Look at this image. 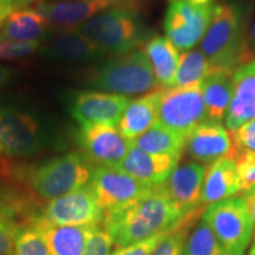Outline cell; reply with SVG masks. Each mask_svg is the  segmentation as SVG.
Segmentation results:
<instances>
[{
	"label": "cell",
	"instance_id": "cell-12",
	"mask_svg": "<svg viewBox=\"0 0 255 255\" xmlns=\"http://www.w3.org/2000/svg\"><path fill=\"white\" fill-rule=\"evenodd\" d=\"M76 139L92 163L111 168L119 167L131 146V142L109 124H82Z\"/></svg>",
	"mask_w": 255,
	"mask_h": 255
},
{
	"label": "cell",
	"instance_id": "cell-2",
	"mask_svg": "<svg viewBox=\"0 0 255 255\" xmlns=\"http://www.w3.org/2000/svg\"><path fill=\"white\" fill-rule=\"evenodd\" d=\"M246 17L235 2L215 5L212 20L200 41V50L208 60L210 72H232L252 62L253 52L246 37Z\"/></svg>",
	"mask_w": 255,
	"mask_h": 255
},
{
	"label": "cell",
	"instance_id": "cell-44",
	"mask_svg": "<svg viewBox=\"0 0 255 255\" xmlns=\"http://www.w3.org/2000/svg\"><path fill=\"white\" fill-rule=\"evenodd\" d=\"M2 152H4V150H2V146H1V145H0V155H1V154H2Z\"/></svg>",
	"mask_w": 255,
	"mask_h": 255
},
{
	"label": "cell",
	"instance_id": "cell-19",
	"mask_svg": "<svg viewBox=\"0 0 255 255\" xmlns=\"http://www.w3.org/2000/svg\"><path fill=\"white\" fill-rule=\"evenodd\" d=\"M238 194H240V183L234 159L226 157L207 165L201 205L207 208L213 203L231 199Z\"/></svg>",
	"mask_w": 255,
	"mask_h": 255
},
{
	"label": "cell",
	"instance_id": "cell-42",
	"mask_svg": "<svg viewBox=\"0 0 255 255\" xmlns=\"http://www.w3.org/2000/svg\"><path fill=\"white\" fill-rule=\"evenodd\" d=\"M252 44H253L254 52H255V23L253 25V30H252Z\"/></svg>",
	"mask_w": 255,
	"mask_h": 255
},
{
	"label": "cell",
	"instance_id": "cell-28",
	"mask_svg": "<svg viewBox=\"0 0 255 255\" xmlns=\"http://www.w3.org/2000/svg\"><path fill=\"white\" fill-rule=\"evenodd\" d=\"M12 255H52L34 218L21 225L14 237Z\"/></svg>",
	"mask_w": 255,
	"mask_h": 255
},
{
	"label": "cell",
	"instance_id": "cell-8",
	"mask_svg": "<svg viewBox=\"0 0 255 255\" xmlns=\"http://www.w3.org/2000/svg\"><path fill=\"white\" fill-rule=\"evenodd\" d=\"M214 8V0L171 1L164 18L167 38L177 50L193 49L205 36Z\"/></svg>",
	"mask_w": 255,
	"mask_h": 255
},
{
	"label": "cell",
	"instance_id": "cell-5",
	"mask_svg": "<svg viewBox=\"0 0 255 255\" xmlns=\"http://www.w3.org/2000/svg\"><path fill=\"white\" fill-rule=\"evenodd\" d=\"M77 28L98 47L115 56L136 50L150 36L137 7L109 9Z\"/></svg>",
	"mask_w": 255,
	"mask_h": 255
},
{
	"label": "cell",
	"instance_id": "cell-13",
	"mask_svg": "<svg viewBox=\"0 0 255 255\" xmlns=\"http://www.w3.org/2000/svg\"><path fill=\"white\" fill-rule=\"evenodd\" d=\"M143 0H62L38 2L36 7L55 27L76 28L97 14L119 7L141 8Z\"/></svg>",
	"mask_w": 255,
	"mask_h": 255
},
{
	"label": "cell",
	"instance_id": "cell-38",
	"mask_svg": "<svg viewBox=\"0 0 255 255\" xmlns=\"http://www.w3.org/2000/svg\"><path fill=\"white\" fill-rule=\"evenodd\" d=\"M31 2L32 0H0V30L14 11L28 6Z\"/></svg>",
	"mask_w": 255,
	"mask_h": 255
},
{
	"label": "cell",
	"instance_id": "cell-33",
	"mask_svg": "<svg viewBox=\"0 0 255 255\" xmlns=\"http://www.w3.org/2000/svg\"><path fill=\"white\" fill-rule=\"evenodd\" d=\"M114 241L104 227H95L83 255H110Z\"/></svg>",
	"mask_w": 255,
	"mask_h": 255
},
{
	"label": "cell",
	"instance_id": "cell-15",
	"mask_svg": "<svg viewBox=\"0 0 255 255\" xmlns=\"http://www.w3.org/2000/svg\"><path fill=\"white\" fill-rule=\"evenodd\" d=\"M184 150L194 161L209 165L221 158H234L231 132L221 123L203 122L187 136Z\"/></svg>",
	"mask_w": 255,
	"mask_h": 255
},
{
	"label": "cell",
	"instance_id": "cell-6",
	"mask_svg": "<svg viewBox=\"0 0 255 255\" xmlns=\"http://www.w3.org/2000/svg\"><path fill=\"white\" fill-rule=\"evenodd\" d=\"M205 221L228 255H245L253 240L255 225L241 197L219 201L207 207Z\"/></svg>",
	"mask_w": 255,
	"mask_h": 255
},
{
	"label": "cell",
	"instance_id": "cell-23",
	"mask_svg": "<svg viewBox=\"0 0 255 255\" xmlns=\"http://www.w3.org/2000/svg\"><path fill=\"white\" fill-rule=\"evenodd\" d=\"M157 92H151L128 104L117 124V129L128 141H133L158 122Z\"/></svg>",
	"mask_w": 255,
	"mask_h": 255
},
{
	"label": "cell",
	"instance_id": "cell-22",
	"mask_svg": "<svg viewBox=\"0 0 255 255\" xmlns=\"http://www.w3.org/2000/svg\"><path fill=\"white\" fill-rule=\"evenodd\" d=\"M52 255H83L95 227L56 226L46 222L40 214L34 216Z\"/></svg>",
	"mask_w": 255,
	"mask_h": 255
},
{
	"label": "cell",
	"instance_id": "cell-3",
	"mask_svg": "<svg viewBox=\"0 0 255 255\" xmlns=\"http://www.w3.org/2000/svg\"><path fill=\"white\" fill-rule=\"evenodd\" d=\"M95 164L82 151H72L28 167L21 180L33 195L51 201L88 186Z\"/></svg>",
	"mask_w": 255,
	"mask_h": 255
},
{
	"label": "cell",
	"instance_id": "cell-9",
	"mask_svg": "<svg viewBox=\"0 0 255 255\" xmlns=\"http://www.w3.org/2000/svg\"><path fill=\"white\" fill-rule=\"evenodd\" d=\"M49 137L36 117L26 111L0 103V145L12 157L37 154Z\"/></svg>",
	"mask_w": 255,
	"mask_h": 255
},
{
	"label": "cell",
	"instance_id": "cell-36",
	"mask_svg": "<svg viewBox=\"0 0 255 255\" xmlns=\"http://www.w3.org/2000/svg\"><path fill=\"white\" fill-rule=\"evenodd\" d=\"M229 132L235 151L247 150L255 152V120L245 123L244 126Z\"/></svg>",
	"mask_w": 255,
	"mask_h": 255
},
{
	"label": "cell",
	"instance_id": "cell-24",
	"mask_svg": "<svg viewBox=\"0 0 255 255\" xmlns=\"http://www.w3.org/2000/svg\"><path fill=\"white\" fill-rule=\"evenodd\" d=\"M206 122L220 123L226 117L233 98V73L210 72L202 85Z\"/></svg>",
	"mask_w": 255,
	"mask_h": 255
},
{
	"label": "cell",
	"instance_id": "cell-45",
	"mask_svg": "<svg viewBox=\"0 0 255 255\" xmlns=\"http://www.w3.org/2000/svg\"><path fill=\"white\" fill-rule=\"evenodd\" d=\"M171 1H177V0H170V2H171Z\"/></svg>",
	"mask_w": 255,
	"mask_h": 255
},
{
	"label": "cell",
	"instance_id": "cell-7",
	"mask_svg": "<svg viewBox=\"0 0 255 255\" xmlns=\"http://www.w3.org/2000/svg\"><path fill=\"white\" fill-rule=\"evenodd\" d=\"M202 85L189 88L173 87L158 90V123L187 137L195 128L206 122Z\"/></svg>",
	"mask_w": 255,
	"mask_h": 255
},
{
	"label": "cell",
	"instance_id": "cell-26",
	"mask_svg": "<svg viewBox=\"0 0 255 255\" xmlns=\"http://www.w3.org/2000/svg\"><path fill=\"white\" fill-rule=\"evenodd\" d=\"M186 139V136L175 132L157 122L148 131L131 141V145L148 154L181 157Z\"/></svg>",
	"mask_w": 255,
	"mask_h": 255
},
{
	"label": "cell",
	"instance_id": "cell-34",
	"mask_svg": "<svg viewBox=\"0 0 255 255\" xmlns=\"http://www.w3.org/2000/svg\"><path fill=\"white\" fill-rule=\"evenodd\" d=\"M225 119L229 131L255 120V100L246 105H229Z\"/></svg>",
	"mask_w": 255,
	"mask_h": 255
},
{
	"label": "cell",
	"instance_id": "cell-43",
	"mask_svg": "<svg viewBox=\"0 0 255 255\" xmlns=\"http://www.w3.org/2000/svg\"><path fill=\"white\" fill-rule=\"evenodd\" d=\"M47 1H62V0H32V2H47Z\"/></svg>",
	"mask_w": 255,
	"mask_h": 255
},
{
	"label": "cell",
	"instance_id": "cell-25",
	"mask_svg": "<svg viewBox=\"0 0 255 255\" xmlns=\"http://www.w3.org/2000/svg\"><path fill=\"white\" fill-rule=\"evenodd\" d=\"M144 53L150 62L159 87L162 89L173 87L180 55L171 41L167 37H152L146 43Z\"/></svg>",
	"mask_w": 255,
	"mask_h": 255
},
{
	"label": "cell",
	"instance_id": "cell-37",
	"mask_svg": "<svg viewBox=\"0 0 255 255\" xmlns=\"http://www.w3.org/2000/svg\"><path fill=\"white\" fill-rule=\"evenodd\" d=\"M169 233H162V234L155 235V237L146 239L144 241L129 245V246L117 247L110 255H150L159 242L163 240Z\"/></svg>",
	"mask_w": 255,
	"mask_h": 255
},
{
	"label": "cell",
	"instance_id": "cell-14",
	"mask_svg": "<svg viewBox=\"0 0 255 255\" xmlns=\"http://www.w3.org/2000/svg\"><path fill=\"white\" fill-rule=\"evenodd\" d=\"M130 103L124 95L100 91H78L69 97L71 116L82 124H109L116 127Z\"/></svg>",
	"mask_w": 255,
	"mask_h": 255
},
{
	"label": "cell",
	"instance_id": "cell-1",
	"mask_svg": "<svg viewBox=\"0 0 255 255\" xmlns=\"http://www.w3.org/2000/svg\"><path fill=\"white\" fill-rule=\"evenodd\" d=\"M205 209L187 214L158 186L135 202L105 213L103 227L114 244L123 247L186 226L193 227Z\"/></svg>",
	"mask_w": 255,
	"mask_h": 255
},
{
	"label": "cell",
	"instance_id": "cell-10",
	"mask_svg": "<svg viewBox=\"0 0 255 255\" xmlns=\"http://www.w3.org/2000/svg\"><path fill=\"white\" fill-rule=\"evenodd\" d=\"M40 216L56 226L98 227L103 225L105 213L88 184L49 201Z\"/></svg>",
	"mask_w": 255,
	"mask_h": 255
},
{
	"label": "cell",
	"instance_id": "cell-20",
	"mask_svg": "<svg viewBox=\"0 0 255 255\" xmlns=\"http://www.w3.org/2000/svg\"><path fill=\"white\" fill-rule=\"evenodd\" d=\"M43 53L49 58L72 63L96 62L107 55L105 51L81 33L77 27L64 30L43 49Z\"/></svg>",
	"mask_w": 255,
	"mask_h": 255
},
{
	"label": "cell",
	"instance_id": "cell-27",
	"mask_svg": "<svg viewBox=\"0 0 255 255\" xmlns=\"http://www.w3.org/2000/svg\"><path fill=\"white\" fill-rule=\"evenodd\" d=\"M209 75L210 65L202 51H184L180 55L173 87L189 88L202 85Z\"/></svg>",
	"mask_w": 255,
	"mask_h": 255
},
{
	"label": "cell",
	"instance_id": "cell-18",
	"mask_svg": "<svg viewBox=\"0 0 255 255\" xmlns=\"http://www.w3.org/2000/svg\"><path fill=\"white\" fill-rule=\"evenodd\" d=\"M36 215L26 197L15 190L0 188V255L13 254L18 229Z\"/></svg>",
	"mask_w": 255,
	"mask_h": 255
},
{
	"label": "cell",
	"instance_id": "cell-11",
	"mask_svg": "<svg viewBox=\"0 0 255 255\" xmlns=\"http://www.w3.org/2000/svg\"><path fill=\"white\" fill-rule=\"evenodd\" d=\"M89 186L104 213L130 205L155 188L119 169L104 165H95Z\"/></svg>",
	"mask_w": 255,
	"mask_h": 255
},
{
	"label": "cell",
	"instance_id": "cell-40",
	"mask_svg": "<svg viewBox=\"0 0 255 255\" xmlns=\"http://www.w3.org/2000/svg\"><path fill=\"white\" fill-rule=\"evenodd\" d=\"M12 76H13V70L5 65H0V88L7 84Z\"/></svg>",
	"mask_w": 255,
	"mask_h": 255
},
{
	"label": "cell",
	"instance_id": "cell-31",
	"mask_svg": "<svg viewBox=\"0 0 255 255\" xmlns=\"http://www.w3.org/2000/svg\"><path fill=\"white\" fill-rule=\"evenodd\" d=\"M233 159L237 165L240 194L244 195L255 187V152L247 150L235 151Z\"/></svg>",
	"mask_w": 255,
	"mask_h": 255
},
{
	"label": "cell",
	"instance_id": "cell-30",
	"mask_svg": "<svg viewBox=\"0 0 255 255\" xmlns=\"http://www.w3.org/2000/svg\"><path fill=\"white\" fill-rule=\"evenodd\" d=\"M255 100V60L245 64L233 73L231 105H246Z\"/></svg>",
	"mask_w": 255,
	"mask_h": 255
},
{
	"label": "cell",
	"instance_id": "cell-39",
	"mask_svg": "<svg viewBox=\"0 0 255 255\" xmlns=\"http://www.w3.org/2000/svg\"><path fill=\"white\" fill-rule=\"evenodd\" d=\"M244 201L246 203L248 213H250L251 218L255 225V187L250 191H247L246 194H244Z\"/></svg>",
	"mask_w": 255,
	"mask_h": 255
},
{
	"label": "cell",
	"instance_id": "cell-32",
	"mask_svg": "<svg viewBox=\"0 0 255 255\" xmlns=\"http://www.w3.org/2000/svg\"><path fill=\"white\" fill-rule=\"evenodd\" d=\"M189 226L181 227L170 232L157 245L150 255H181L182 254L184 244L189 237Z\"/></svg>",
	"mask_w": 255,
	"mask_h": 255
},
{
	"label": "cell",
	"instance_id": "cell-4",
	"mask_svg": "<svg viewBox=\"0 0 255 255\" xmlns=\"http://www.w3.org/2000/svg\"><path fill=\"white\" fill-rule=\"evenodd\" d=\"M84 81L89 87L124 96L155 92L159 88L150 62L141 50L111 57L91 69Z\"/></svg>",
	"mask_w": 255,
	"mask_h": 255
},
{
	"label": "cell",
	"instance_id": "cell-29",
	"mask_svg": "<svg viewBox=\"0 0 255 255\" xmlns=\"http://www.w3.org/2000/svg\"><path fill=\"white\" fill-rule=\"evenodd\" d=\"M181 255H228L205 221L201 220L188 237Z\"/></svg>",
	"mask_w": 255,
	"mask_h": 255
},
{
	"label": "cell",
	"instance_id": "cell-16",
	"mask_svg": "<svg viewBox=\"0 0 255 255\" xmlns=\"http://www.w3.org/2000/svg\"><path fill=\"white\" fill-rule=\"evenodd\" d=\"M205 175L206 165L197 162L177 164L165 183L162 184V188L178 208L190 214L206 209V207L201 205Z\"/></svg>",
	"mask_w": 255,
	"mask_h": 255
},
{
	"label": "cell",
	"instance_id": "cell-41",
	"mask_svg": "<svg viewBox=\"0 0 255 255\" xmlns=\"http://www.w3.org/2000/svg\"><path fill=\"white\" fill-rule=\"evenodd\" d=\"M248 255H255V233H254L253 240H252V244H251V250H250V254H248Z\"/></svg>",
	"mask_w": 255,
	"mask_h": 255
},
{
	"label": "cell",
	"instance_id": "cell-17",
	"mask_svg": "<svg viewBox=\"0 0 255 255\" xmlns=\"http://www.w3.org/2000/svg\"><path fill=\"white\" fill-rule=\"evenodd\" d=\"M180 159L175 156L148 154L131 145L116 169L148 186L158 187L165 183Z\"/></svg>",
	"mask_w": 255,
	"mask_h": 255
},
{
	"label": "cell",
	"instance_id": "cell-21",
	"mask_svg": "<svg viewBox=\"0 0 255 255\" xmlns=\"http://www.w3.org/2000/svg\"><path fill=\"white\" fill-rule=\"evenodd\" d=\"M52 25L37 7L25 6L9 15L1 30L0 41L28 43L45 39Z\"/></svg>",
	"mask_w": 255,
	"mask_h": 255
},
{
	"label": "cell",
	"instance_id": "cell-35",
	"mask_svg": "<svg viewBox=\"0 0 255 255\" xmlns=\"http://www.w3.org/2000/svg\"><path fill=\"white\" fill-rule=\"evenodd\" d=\"M39 41L15 43V41H0V60L18 59L33 55L40 49Z\"/></svg>",
	"mask_w": 255,
	"mask_h": 255
}]
</instances>
